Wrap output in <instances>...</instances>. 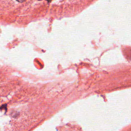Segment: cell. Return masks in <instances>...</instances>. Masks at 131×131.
Masks as SVG:
<instances>
[{"mask_svg":"<svg viewBox=\"0 0 131 131\" xmlns=\"http://www.w3.org/2000/svg\"><path fill=\"white\" fill-rule=\"evenodd\" d=\"M18 2H20V3H22V2H24V1H25L26 0H16Z\"/></svg>","mask_w":131,"mask_h":131,"instance_id":"1","label":"cell"},{"mask_svg":"<svg viewBox=\"0 0 131 131\" xmlns=\"http://www.w3.org/2000/svg\"><path fill=\"white\" fill-rule=\"evenodd\" d=\"M47 1L48 2H50L51 1V0H47Z\"/></svg>","mask_w":131,"mask_h":131,"instance_id":"2","label":"cell"},{"mask_svg":"<svg viewBox=\"0 0 131 131\" xmlns=\"http://www.w3.org/2000/svg\"><path fill=\"white\" fill-rule=\"evenodd\" d=\"M38 1H42V0H38Z\"/></svg>","mask_w":131,"mask_h":131,"instance_id":"3","label":"cell"}]
</instances>
